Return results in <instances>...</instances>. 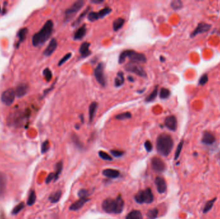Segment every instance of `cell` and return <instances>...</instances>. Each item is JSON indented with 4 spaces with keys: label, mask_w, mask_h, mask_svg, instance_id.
Segmentation results:
<instances>
[{
    "label": "cell",
    "mask_w": 220,
    "mask_h": 219,
    "mask_svg": "<svg viewBox=\"0 0 220 219\" xmlns=\"http://www.w3.org/2000/svg\"><path fill=\"white\" fill-rule=\"evenodd\" d=\"M54 28V23L52 20H48L40 32L35 34L32 37V44L35 47L43 45L50 37Z\"/></svg>",
    "instance_id": "obj_1"
},
{
    "label": "cell",
    "mask_w": 220,
    "mask_h": 219,
    "mask_svg": "<svg viewBox=\"0 0 220 219\" xmlns=\"http://www.w3.org/2000/svg\"><path fill=\"white\" fill-rule=\"evenodd\" d=\"M174 147V141L172 137L166 133L160 135L157 139V149L162 156H168Z\"/></svg>",
    "instance_id": "obj_2"
},
{
    "label": "cell",
    "mask_w": 220,
    "mask_h": 219,
    "mask_svg": "<svg viewBox=\"0 0 220 219\" xmlns=\"http://www.w3.org/2000/svg\"><path fill=\"white\" fill-rule=\"evenodd\" d=\"M102 208L103 210L108 213L120 214L124 210V201L120 195L115 199L108 198L102 202Z\"/></svg>",
    "instance_id": "obj_3"
},
{
    "label": "cell",
    "mask_w": 220,
    "mask_h": 219,
    "mask_svg": "<svg viewBox=\"0 0 220 219\" xmlns=\"http://www.w3.org/2000/svg\"><path fill=\"white\" fill-rule=\"evenodd\" d=\"M128 58L131 61L140 63H146L147 58L144 54L137 52L132 50H127L123 51L119 57V63L123 64L126 61V59Z\"/></svg>",
    "instance_id": "obj_4"
},
{
    "label": "cell",
    "mask_w": 220,
    "mask_h": 219,
    "mask_svg": "<svg viewBox=\"0 0 220 219\" xmlns=\"http://www.w3.org/2000/svg\"><path fill=\"white\" fill-rule=\"evenodd\" d=\"M135 201L138 204H151L154 201V195L150 188L138 192L135 196Z\"/></svg>",
    "instance_id": "obj_5"
},
{
    "label": "cell",
    "mask_w": 220,
    "mask_h": 219,
    "mask_svg": "<svg viewBox=\"0 0 220 219\" xmlns=\"http://www.w3.org/2000/svg\"><path fill=\"white\" fill-rule=\"evenodd\" d=\"M125 70L128 72L137 75L138 76H139V77L143 78L147 77V73L146 71L140 65V64L137 62H132V61L129 62L128 63L126 64L125 66Z\"/></svg>",
    "instance_id": "obj_6"
},
{
    "label": "cell",
    "mask_w": 220,
    "mask_h": 219,
    "mask_svg": "<svg viewBox=\"0 0 220 219\" xmlns=\"http://www.w3.org/2000/svg\"><path fill=\"white\" fill-rule=\"evenodd\" d=\"M84 5V1H82V0H78V1L75 2L70 8H67L65 11V21L67 22L72 19L74 15L76 13H77L83 7Z\"/></svg>",
    "instance_id": "obj_7"
},
{
    "label": "cell",
    "mask_w": 220,
    "mask_h": 219,
    "mask_svg": "<svg viewBox=\"0 0 220 219\" xmlns=\"http://www.w3.org/2000/svg\"><path fill=\"white\" fill-rule=\"evenodd\" d=\"M94 75L96 80L102 87L106 86V79L104 75V64L103 62H100L96 66L94 70Z\"/></svg>",
    "instance_id": "obj_8"
},
{
    "label": "cell",
    "mask_w": 220,
    "mask_h": 219,
    "mask_svg": "<svg viewBox=\"0 0 220 219\" xmlns=\"http://www.w3.org/2000/svg\"><path fill=\"white\" fill-rule=\"evenodd\" d=\"M111 12V8L110 7H105L101 10H100L98 12H90L87 16L88 20L91 21L93 22L97 21L99 19H102L108 15Z\"/></svg>",
    "instance_id": "obj_9"
},
{
    "label": "cell",
    "mask_w": 220,
    "mask_h": 219,
    "mask_svg": "<svg viewBox=\"0 0 220 219\" xmlns=\"http://www.w3.org/2000/svg\"><path fill=\"white\" fill-rule=\"evenodd\" d=\"M15 97V91L12 88H9L3 92L1 97V100L6 106H11L14 101Z\"/></svg>",
    "instance_id": "obj_10"
},
{
    "label": "cell",
    "mask_w": 220,
    "mask_h": 219,
    "mask_svg": "<svg viewBox=\"0 0 220 219\" xmlns=\"http://www.w3.org/2000/svg\"><path fill=\"white\" fill-rule=\"evenodd\" d=\"M151 166L152 169L157 172H163L166 168V166L164 161L157 157H154L152 158Z\"/></svg>",
    "instance_id": "obj_11"
},
{
    "label": "cell",
    "mask_w": 220,
    "mask_h": 219,
    "mask_svg": "<svg viewBox=\"0 0 220 219\" xmlns=\"http://www.w3.org/2000/svg\"><path fill=\"white\" fill-rule=\"evenodd\" d=\"M165 126L171 131H176L177 129V120L176 116L171 115L166 118L164 121Z\"/></svg>",
    "instance_id": "obj_12"
},
{
    "label": "cell",
    "mask_w": 220,
    "mask_h": 219,
    "mask_svg": "<svg viewBox=\"0 0 220 219\" xmlns=\"http://www.w3.org/2000/svg\"><path fill=\"white\" fill-rule=\"evenodd\" d=\"M157 191L159 194H164L167 190V184L166 180L161 177H157L155 180Z\"/></svg>",
    "instance_id": "obj_13"
},
{
    "label": "cell",
    "mask_w": 220,
    "mask_h": 219,
    "mask_svg": "<svg viewBox=\"0 0 220 219\" xmlns=\"http://www.w3.org/2000/svg\"><path fill=\"white\" fill-rule=\"evenodd\" d=\"M210 27H211V25H209V24H207V23H203V22L200 23L198 24V25L196 27V29L192 33H191L190 37H194L196 35H197L198 34L206 32L210 29Z\"/></svg>",
    "instance_id": "obj_14"
},
{
    "label": "cell",
    "mask_w": 220,
    "mask_h": 219,
    "mask_svg": "<svg viewBox=\"0 0 220 219\" xmlns=\"http://www.w3.org/2000/svg\"><path fill=\"white\" fill-rule=\"evenodd\" d=\"M28 90H29V85L26 83H21L16 88V96L18 98H21L28 93Z\"/></svg>",
    "instance_id": "obj_15"
},
{
    "label": "cell",
    "mask_w": 220,
    "mask_h": 219,
    "mask_svg": "<svg viewBox=\"0 0 220 219\" xmlns=\"http://www.w3.org/2000/svg\"><path fill=\"white\" fill-rule=\"evenodd\" d=\"M57 40L55 39V38H53V39H51V41H50L49 45L46 47V48L44 50L43 54L46 56V57H49L56 50V48H57Z\"/></svg>",
    "instance_id": "obj_16"
},
{
    "label": "cell",
    "mask_w": 220,
    "mask_h": 219,
    "mask_svg": "<svg viewBox=\"0 0 220 219\" xmlns=\"http://www.w3.org/2000/svg\"><path fill=\"white\" fill-rule=\"evenodd\" d=\"M89 201L90 199L88 198H80L78 201L73 203L70 206L69 209L72 211H77Z\"/></svg>",
    "instance_id": "obj_17"
},
{
    "label": "cell",
    "mask_w": 220,
    "mask_h": 219,
    "mask_svg": "<svg viewBox=\"0 0 220 219\" xmlns=\"http://www.w3.org/2000/svg\"><path fill=\"white\" fill-rule=\"evenodd\" d=\"M216 141V138L213 134L210 132H205L203 135L202 142L205 145H210Z\"/></svg>",
    "instance_id": "obj_18"
},
{
    "label": "cell",
    "mask_w": 220,
    "mask_h": 219,
    "mask_svg": "<svg viewBox=\"0 0 220 219\" xmlns=\"http://www.w3.org/2000/svg\"><path fill=\"white\" fill-rule=\"evenodd\" d=\"M90 46V43L88 42H84L80 46L79 48V53L82 58H86L91 55V52L89 50V48Z\"/></svg>",
    "instance_id": "obj_19"
},
{
    "label": "cell",
    "mask_w": 220,
    "mask_h": 219,
    "mask_svg": "<svg viewBox=\"0 0 220 219\" xmlns=\"http://www.w3.org/2000/svg\"><path fill=\"white\" fill-rule=\"evenodd\" d=\"M87 25L84 24L82 26H81L79 29L75 32V33L74 34L73 39L76 41L81 40L85 37L86 34H87Z\"/></svg>",
    "instance_id": "obj_20"
},
{
    "label": "cell",
    "mask_w": 220,
    "mask_h": 219,
    "mask_svg": "<svg viewBox=\"0 0 220 219\" xmlns=\"http://www.w3.org/2000/svg\"><path fill=\"white\" fill-rule=\"evenodd\" d=\"M27 34H28V29L26 28H21V29L19 30L17 35V38H18V41H17V44H16L17 48H18L19 46L20 45V44L26 39Z\"/></svg>",
    "instance_id": "obj_21"
},
{
    "label": "cell",
    "mask_w": 220,
    "mask_h": 219,
    "mask_svg": "<svg viewBox=\"0 0 220 219\" xmlns=\"http://www.w3.org/2000/svg\"><path fill=\"white\" fill-rule=\"evenodd\" d=\"M102 174L104 176H106L108 178H111V179L117 178L120 176V172H119L118 170H114V169H110V168L104 170L103 172H102Z\"/></svg>",
    "instance_id": "obj_22"
},
{
    "label": "cell",
    "mask_w": 220,
    "mask_h": 219,
    "mask_svg": "<svg viewBox=\"0 0 220 219\" xmlns=\"http://www.w3.org/2000/svg\"><path fill=\"white\" fill-rule=\"evenodd\" d=\"M98 108V103L96 102H93L91 103L89 106V121L90 122H92L94 117L96 114L97 110Z\"/></svg>",
    "instance_id": "obj_23"
},
{
    "label": "cell",
    "mask_w": 220,
    "mask_h": 219,
    "mask_svg": "<svg viewBox=\"0 0 220 219\" xmlns=\"http://www.w3.org/2000/svg\"><path fill=\"white\" fill-rule=\"evenodd\" d=\"M90 7L88 6L87 8L85 9V10L79 15V16L76 19V20L73 21V24H72V26H77L79 25V24L81 23V21L83 20V19L87 16L88 13L90 12Z\"/></svg>",
    "instance_id": "obj_24"
},
{
    "label": "cell",
    "mask_w": 220,
    "mask_h": 219,
    "mask_svg": "<svg viewBox=\"0 0 220 219\" xmlns=\"http://www.w3.org/2000/svg\"><path fill=\"white\" fill-rule=\"evenodd\" d=\"M124 81H125V79H124L123 72L119 71L117 74L115 79V80H114L115 86L116 88L121 87L122 85L124 84Z\"/></svg>",
    "instance_id": "obj_25"
},
{
    "label": "cell",
    "mask_w": 220,
    "mask_h": 219,
    "mask_svg": "<svg viewBox=\"0 0 220 219\" xmlns=\"http://www.w3.org/2000/svg\"><path fill=\"white\" fill-rule=\"evenodd\" d=\"M125 23V20L122 17H119L114 20L113 23V28L114 31H118L123 26L124 24Z\"/></svg>",
    "instance_id": "obj_26"
},
{
    "label": "cell",
    "mask_w": 220,
    "mask_h": 219,
    "mask_svg": "<svg viewBox=\"0 0 220 219\" xmlns=\"http://www.w3.org/2000/svg\"><path fill=\"white\" fill-rule=\"evenodd\" d=\"M125 219H143L142 213L139 210H133L129 212Z\"/></svg>",
    "instance_id": "obj_27"
},
{
    "label": "cell",
    "mask_w": 220,
    "mask_h": 219,
    "mask_svg": "<svg viewBox=\"0 0 220 219\" xmlns=\"http://www.w3.org/2000/svg\"><path fill=\"white\" fill-rule=\"evenodd\" d=\"M61 196H62V192L61 190H58V191L53 193L50 195L49 201L52 203H57V202H59Z\"/></svg>",
    "instance_id": "obj_28"
},
{
    "label": "cell",
    "mask_w": 220,
    "mask_h": 219,
    "mask_svg": "<svg viewBox=\"0 0 220 219\" xmlns=\"http://www.w3.org/2000/svg\"><path fill=\"white\" fill-rule=\"evenodd\" d=\"M216 197H214V198L211 199V200H210V201H207L206 203V204H205V206L204 208V209H203V213L204 214H206L207 213L210 209H211L215 203V201H216Z\"/></svg>",
    "instance_id": "obj_29"
},
{
    "label": "cell",
    "mask_w": 220,
    "mask_h": 219,
    "mask_svg": "<svg viewBox=\"0 0 220 219\" xmlns=\"http://www.w3.org/2000/svg\"><path fill=\"white\" fill-rule=\"evenodd\" d=\"M63 163L62 161L58 162V163H57L55 166V172L54 173L55 174L54 181H56V180L59 179V177L61 174V172L63 170Z\"/></svg>",
    "instance_id": "obj_30"
},
{
    "label": "cell",
    "mask_w": 220,
    "mask_h": 219,
    "mask_svg": "<svg viewBox=\"0 0 220 219\" xmlns=\"http://www.w3.org/2000/svg\"><path fill=\"white\" fill-rule=\"evenodd\" d=\"M158 85L157 86H156L154 89V90L152 91L151 92V93H150L148 96L145 99V101L147 103L149 102H151L152 101H154L157 97V94H158Z\"/></svg>",
    "instance_id": "obj_31"
},
{
    "label": "cell",
    "mask_w": 220,
    "mask_h": 219,
    "mask_svg": "<svg viewBox=\"0 0 220 219\" xmlns=\"http://www.w3.org/2000/svg\"><path fill=\"white\" fill-rule=\"evenodd\" d=\"M132 117V115L131 112H122L119 115L115 116V119L118 120H129L131 119Z\"/></svg>",
    "instance_id": "obj_32"
},
{
    "label": "cell",
    "mask_w": 220,
    "mask_h": 219,
    "mask_svg": "<svg viewBox=\"0 0 220 219\" xmlns=\"http://www.w3.org/2000/svg\"><path fill=\"white\" fill-rule=\"evenodd\" d=\"M36 201V195L34 190H31L29 196H28L26 204L28 206H32Z\"/></svg>",
    "instance_id": "obj_33"
},
{
    "label": "cell",
    "mask_w": 220,
    "mask_h": 219,
    "mask_svg": "<svg viewBox=\"0 0 220 219\" xmlns=\"http://www.w3.org/2000/svg\"><path fill=\"white\" fill-rule=\"evenodd\" d=\"M72 139L73 142V144H75V145L79 149H82L84 148L82 143L80 141L79 137L76 135L75 134H73L72 136Z\"/></svg>",
    "instance_id": "obj_34"
},
{
    "label": "cell",
    "mask_w": 220,
    "mask_h": 219,
    "mask_svg": "<svg viewBox=\"0 0 220 219\" xmlns=\"http://www.w3.org/2000/svg\"><path fill=\"white\" fill-rule=\"evenodd\" d=\"M160 98L161 99H167L171 95V91L165 88H162L160 91Z\"/></svg>",
    "instance_id": "obj_35"
},
{
    "label": "cell",
    "mask_w": 220,
    "mask_h": 219,
    "mask_svg": "<svg viewBox=\"0 0 220 219\" xmlns=\"http://www.w3.org/2000/svg\"><path fill=\"white\" fill-rule=\"evenodd\" d=\"M158 215V210L157 208L149 209L147 213V217L148 219H156Z\"/></svg>",
    "instance_id": "obj_36"
},
{
    "label": "cell",
    "mask_w": 220,
    "mask_h": 219,
    "mask_svg": "<svg viewBox=\"0 0 220 219\" xmlns=\"http://www.w3.org/2000/svg\"><path fill=\"white\" fill-rule=\"evenodd\" d=\"M184 144V141L183 140H181L179 143V144L178 145V147H177L176 152H175V160H177L179 158L180 154H181V150H182V148H183Z\"/></svg>",
    "instance_id": "obj_37"
},
{
    "label": "cell",
    "mask_w": 220,
    "mask_h": 219,
    "mask_svg": "<svg viewBox=\"0 0 220 219\" xmlns=\"http://www.w3.org/2000/svg\"><path fill=\"white\" fill-rule=\"evenodd\" d=\"M43 75H44V77L45 78V80L47 82H50L52 80V73L51 70L49 68H45L43 70Z\"/></svg>",
    "instance_id": "obj_38"
},
{
    "label": "cell",
    "mask_w": 220,
    "mask_h": 219,
    "mask_svg": "<svg viewBox=\"0 0 220 219\" xmlns=\"http://www.w3.org/2000/svg\"><path fill=\"white\" fill-rule=\"evenodd\" d=\"M171 7L173 9V10L176 11V10H179V9L181 8V7H183V4H182V2H181V1H179V0H176V1H173V2H171Z\"/></svg>",
    "instance_id": "obj_39"
},
{
    "label": "cell",
    "mask_w": 220,
    "mask_h": 219,
    "mask_svg": "<svg viewBox=\"0 0 220 219\" xmlns=\"http://www.w3.org/2000/svg\"><path fill=\"white\" fill-rule=\"evenodd\" d=\"M25 207V203H20L19 204H17L16 206H15L14 208V209H12V214L13 215H17L19 213H20L22 209L24 208Z\"/></svg>",
    "instance_id": "obj_40"
},
{
    "label": "cell",
    "mask_w": 220,
    "mask_h": 219,
    "mask_svg": "<svg viewBox=\"0 0 220 219\" xmlns=\"http://www.w3.org/2000/svg\"><path fill=\"white\" fill-rule=\"evenodd\" d=\"M50 149V143L48 140L44 141L41 145V153L44 154Z\"/></svg>",
    "instance_id": "obj_41"
},
{
    "label": "cell",
    "mask_w": 220,
    "mask_h": 219,
    "mask_svg": "<svg viewBox=\"0 0 220 219\" xmlns=\"http://www.w3.org/2000/svg\"><path fill=\"white\" fill-rule=\"evenodd\" d=\"M99 156L101 158H102L104 160H106V161H111L112 160V157L108 154H107L106 152H103V151L99 152Z\"/></svg>",
    "instance_id": "obj_42"
},
{
    "label": "cell",
    "mask_w": 220,
    "mask_h": 219,
    "mask_svg": "<svg viewBox=\"0 0 220 219\" xmlns=\"http://www.w3.org/2000/svg\"><path fill=\"white\" fill-rule=\"evenodd\" d=\"M71 57H72V53H68L67 54H66V55L63 57L59 61V63H58V66H62L64 63H65L69 59H70Z\"/></svg>",
    "instance_id": "obj_43"
},
{
    "label": "cell",
    "mask_w": 220,
    "mask_h": 219,
    "mask_svg": "<svg viewBox=\"0 0 220 219\" xmlns=\"http://www.w3.org/2000/svg\"><path fill=\"white\" fill-rule=\"evenodd\" d=\"M110 152L114 157H121L124 154V152L118 150H111Z\"/></svg>",
    "instance_id": "obj_44"
},
{
    "label": "cell",
    "mask_w": 220,
    "mask_h": 219,
    "mask_svg": "<svg viewBox=\"0 0 220 219\" xmlns=\"http://www.w3.org/2000/svg\"><path fill=\"white\" fill-rule=\"evenodd\" d=\"M88 195L89 194L87 189H81L78 192V196L79 197V198H88Z\"/></svg>",
    "instance_id": "obj_45"
},
{
    "label": "cell",
    "mask_w": 220,
    "mask_h": 219,
    "mask_svg": "<svg viewBox=\"0 0 220 219\" xmlns=\"http://www.w3.org/2000/svg\"><path fill=\"white\" fill-rule=\"evenodd\" d=\"M208 75L207 74H204V75L202 76V77L200 78L199 80V84L201 85H204L205 84H207V82H208Z\"/></svg>",
    "instance_id": "obj_46"
},
{
    "label": "cell",
    "mask_w": 220,
    "mask_h": 219,
    "mask_svg": "<svg viewBox=\"0 0 220 219\" xmlns=\"http://www.w3.org/2000/svg\"><path fill=\"white\" fill-rule=\"evenodd\" d=\"M5 181L4 177L0 176V194H2L3 192L5 189Z\"/></svg>",
    "instance_id": "obj_47"
},
{
    "label": "cell",
    "mask_w": 220,
    "mask_h": 219,
    "mask_svg": "<svg viewBox=\"0 0 220 219\" xmlns=\"http://www.w3.org/2000/svg\"><path fill=\"white\" fill-rule=\"evenodd\" d=\"M144 147H145V148L146 150L147 151V152H151L152 150V144L151 143L150 141L147 140L145 142V144H144Z\"/></svg>",
    "instance_id": "obj_48"
},
{
    "label": "cell",
    "mask_w": 220,
    "mask_h": 219,
    "mask_svg": "<svg viewBox=\"0 0 220 219\" xmlns=\"http://www.w3.org/2000/svg\"><path fill=\"white\" fill-rule=\"evenodd\" d=\"M54 177H55L54 173H50L49 176H47V177L46 179V183L49 184L53 179L54 180Z\"/></svg>",
    "instance_id": "obj_49"
},
{
    "label": "cell",
    "mask_w": 220,
    "mask_h": 219,
    "mask_svg": "<svg viewBox=\"0 0 220 219\" xmlns=\"http://www.w3.org/2000/svg\"><path fill=\"white\" fill-rule=\"evenodd\" d=\"M104 2V0H91V3L94 4H101Z\"/></svg>",
    "instance_id": "obj_50"
},
{
    "label": "cell",
    "mask_w": 220,
    "mask_h": 219,
    "mask_svg": "<svg viewBox=\"0 0 220 219\" xmlns=\"http://www.w3.org/2000/svg\"><path fill=\"white\" fill-rule=\"evenodd\" d=\"M54 84H55V83L52 85V87H50V88H49V89H46V90H45L44 91V96H45V95H46L48 93H49L53 88H54Z\"/></svg>",
    "instance_id": "obj_51"
},
{
    "label": "cell",
    "mask_w": 220,
    "mask_h": 219,
    "mask_svg": "<svg viewBox=\"0 0 220 219\" xmlns=\"http://www.w3.org/2000/svg\"><path fill=\"white\" fill-rule=\"evenodd\" d=\"M128 80L129 82H133L134 81H135V79H134L133 78V77H131V76H128Z\"/></svg>",
    "instance_id": "obj_52"
},
{
    "label": "cell",
    "mask_w": 220,
    "mask_h": 219,
    "mask_svg": "<svg viewBox=\"0 0 220 219\" xmlns=\"http://www.w3.org/2000/svg\"><path fill=\"white\" fill-rule=\"evenodd\" d=\"M79 117H80V119H81V123H84V116H83V115H82V114H81V115L79 116Z\"/></svg>",
    "instance_id": "obj_53"
},
{
    "label": "cell",
    "mask_w": 220,
    "mask_h": 219,
    "mask_svg": "<svg viewBox=\"0 0 220 219\" xmlns=\"http://www.w3.org/2000/svg\"><path fill=\"white\" fill-rule=\"evenodd\" d=\"M145 90H146V88H143L142 89L138 90V91H137V93H143V92L145 91Z\"/></svg>",
    "instance_id": "obj_54"
},
{
    "label": "cell",
    "mask_w": 220,
    "mask_h": 219,
    "mask_svg": "<svg viewBox=\"0 0 220 219\" xmlns=\"http://www.w3.org/2000/svg\"><path fill=\"white\" fill-rule=\"evenodd\" d=\"M160 61H161V62H165V61H166V59L164 57H162V56H161L160 57Z\"/></svg>",
    "instance_id": "obj_55"
},
{
    "label": "cell",
    "mask_w": 220,
    "mask_h": 219,
    "mask_svg": "<svg viewBox=\"0 0 220 219\" xmlns=\"http://www.w3.org/2000/svg\"><path fill=\"white\" fill-rule=\"evenodd\" d=\"M75 127L76 129H79V128H80L79 123H76V124L75 125Z\"/></svg>",
    "instance_id": "obj_56"
},
{
    "label": "cell",
    "mask_w": 220,
    "mask_h": 219,
    "mask_svg": "<svg viewBox=\"0 0 220 219\" xmlns=\"http://www.w3.org/2000/svg\"><path fill=\"white\" fill-rule=\"evenodd\" d=\"M2 12V8H1V7H0V13H1Z\"/></svg>",
    "instance_id": "obj_57"
}]
</instances>
